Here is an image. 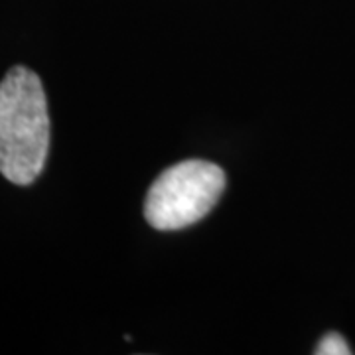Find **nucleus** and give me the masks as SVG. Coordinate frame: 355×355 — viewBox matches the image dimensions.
Returning <instances> with one entry per match:
<instances>
[{
  "label": "nucleus",
  "mask_w": 355,
  "mask_h": 355,
  "mask_svg": "<svg viewBox=\"0 0 355 355\" xmlns=\"http://www.w3.org/2000/svg\"><path fill=\"white\" fill-rule=\"evenodd\" d=\"M318 355H349L352 347L347 345V342L343 340L338 331H330L326 334L316 347Z\"/></svg>",
  "instance_id": "nucleus-3"
},
{
  "label": "nucleus",
  "mask_w": 355,
  "mask_h": 355,
  "mask_svg": "<svg viewBox=\"0 0 355 355\" xmlns=\"http://www.w3.org/2000/svg\"><path fill=\"white\" fill-rule=\"evenodd\" d=\"M50 153L48 99L32 69L16 65L0 81V174L30 186Z\"/></svg>",
  "instance_id": "nucleus-1"
},
{
  "label": "nucleus",
  "mask_w": 355,
  "mask_h": 355,
  "mask_svg": "<svg viewBox=\"0 0 355 355\" xmlns=\"http://www.w3.org/2000/svg\"><path fill=\"white\" fill-rule=\"evenodd\" d=\"M225 188V172L205 160H186L156 178L144 202V217L158 231L190 227L205 217Z\"/></svg>",
  "instance_id": "nucleus-2"
}]
</instances>
